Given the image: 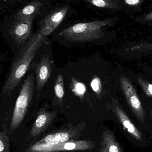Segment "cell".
<instances>
[{
  "label": "cell",
  "mask_w": 152,
  "mask_h": 152,
  "mask_svg": "<svg viewBox=\"0 0 152 152\" xmlns=\"http://www.w3.org/2000/svg\"><path fill=\"white\" fill-rule=\"evenodd\" d=\"M91 85L92 90L98 95H99L101 94L102 85H101V81H100L99 78L98 77L94 78L91 81Z\"/></svg>",
  "instance_id": "obj_19"
},
{
  "label": "cell",
  "mask_w": 152,
  "mask_h": 152,
  "mask_svg": "<svg viewBox=\"0 0 152 152\" xmlns=\"http://www.w3.org/2000/svg\"><path fill=\"white\" fill-rule=\"evenodd\" d=\"M79 127L68 130L52 133L45 136L43 138L35 143L38 145H51L64 143L70 140L75 137L76 133H79Z\"/></svg>",
  "instance_id": "obj_11"
},
{
  "label": "cell",
  "mask_w": 152,
  "mask_h": 152,
  "mask_svg": "<svg viewBox=\"0 0 152 152\" xmlns=\"http://www.w3.org/2000/svg\"><path fill=\"white\" fill-rule=\"evenodd\" d=\"M93 141L88 140H72L64 143L51 145H38L30 146L25 152H56V151H86L95 147Z\"/></svg>",
  "instance_id": "obj_4"
},
{
  "label": "cell",
  "mask_w": 152,
  "mask_h": 152,
  "mask_svg": "<svg viewBox=\"0 0 152 152\" xmlns=\"http://www.w3.org/2000/svg\"><path fill=\"white\" fill-rule=\"evenodd\" d=\"M150 116H151V120H152V110H150Z\"/></svg>",
  "instance_id": "obj_22"
},
{
  "label": "cell",
  "mask_w": 152,
  "mask_h": 152,
  "mask_svg": "<svg viewBox=\"0 0 152 152\" xmlns=\"http://www.w3.org/2000/svg\"><path fill=\"white\" fill-rule=\"evenodd\" d=\"M34 18L16 21L12 24L9 33L14 40L19 45H23L29 39Z\"/></svg>",
  "instance_id": "obj_8"
},
{
  "label": "cell",
  "mask_w": 152,
  "mask_h": 152,
  "mask_svg": "<svg viewBox=\"0 0 152 152\" xmlns=\"http://www.w3.org/2000/svg\"><path fill=\"white\" fill-rule=\"evenodd\" d=\"M55 92L56 96L60 102L63 101L64 95V86L63 76L61 75H58L55 83Z\"/></svg>",
  "instance_id": "obj_15"
},
{
  "label": "cell",
  "mask_w": 152,
  "mask_h": 152,
  "mask_svg": "<svg viewBox=\"0 0 152 152\" xmlns=\"http://www.w3.org/2000/svg\"><path fill=\"white\" fill-rule=\"evenodd\" d=\"M69 7H63L56 9L48 15L42 20L40 34L42 36H46L52 33L58 27L68 12Z\"/></svg>",
  "instance_id": "obj_6"
},
{
  "label": "cell",
  "mask_w": 152,
  "mask_h": 152,
  "mask_svg": "<svg viewBox=\"0 0 152 152\" xmlns=\"http://www.w3.org/2000/svg\"><path fill=\"white\" fill-rule=\"evenodd\" d=\"M113 107L114 113L127 132L135 139L142 140L143 137L141 132L132 122L115 99L113 101Z\"/></svg>",
  "instance_id": "obj_10"
},
{
  "label": "cell",
  "mask_w": 152,
  "mask_h": 152,
  "mask_svg": "<svg viewBox=\"0 0 152 152\" xmlns=\"http://www.w3.org/2000/svg\"><path fill=\"white\" fill-rule=\"evenodd\" d=\"M110 20L80 23L62 31L59 35L72 41L85 42L98 39L103 37L102 29L109 25Z\"/></svg>",
  "instance_id": "obj_2"
},
{
  "label": "cell",
  "mask_w": 152,
  "mask_h": 152,
  "mask_svg": "<svg viewBox=\"0 0 152 152\" xmlns=\"http://www.w3.org/2000/svg\"><path fill=\"white\" fill-rule=\"evenodd\" d=\"M71 87L72 91L75 96L79 97L81 99H83L86 91V88L84 84L72 77L71 79Z\"/></svg>",
  "instance_id": "obj_14"
},
{
  "label": "cell",
  "mask_w": 152,
  "mask_h": 152,
  "mask_svg": "<svg viewBox=\"0 0 152 152\" xmlns=\"http://www.w3.org/2000/svg\"><path fill=\"white\" fill-rule=\"evenodd\" d=\"M120 83L130 107L137 119L144 123L145 113L135 88L130 81L124 76L120 77Z\"/></svg>",
  "instance_id": "obj_5"
},
{
  "label": "cell",
  "mask_w": 152,
  "mask_h": 152,
  "mask_svg": "<svg viewBox=\"0 0 152 152\" xmlns=\"http://www.w3.org/2000/svg\"><path fill=\"white\" fill-rule=\"evenodd\" d=\"M142 1L139 0H126L125 1L126 4L130 6H136L138 5Z\"/></svg>",
  "instance_id": "obj_20"
},
{
  "label": "cell",
  "mask_w": 152,
  "mask_h": 152,
  "mask_svg": "<svg viewBox=\"0 0 152 152\" xmlns=\"http://www.w3.org/2000/svg\"><path fill=\"white\" fill-rule=\"evenodd\" d=\"M52 63L49 56L45 54L42 57L36 67L37 88L38 91L43 89L51 75Z\"/></svg>",
  "instance_id": "obj_9"
},
{
  "label": "cell",
  "mask_w": 152,
  "mask_h": 152,
  "mask_svg": "<svg viewBox=\"0 0 152 152\" xmlns=\"http://www.w3.org/2000/svg\"><path fill=\"white\" fill-rule=\"evenodd\" d=\"M43 42V37L40 33L34 34L29 39L12 66L2 88L3 94L11 93L19 84Z\"/></svg>",
  "instance_id": "obj_1"
},
{
  "label": "cell",
  "mask_w": 152,
  "mask_h": 152,
  "mask_svg": "<svg viewBox=\"0 0 152 152\" xmlns=\"http://www.w3.org/2000/svg\"><path fill=\"white\" fill-rule=\"evenodd\" d=\"M99 152H122L114 135L108 130L104 131L102 133Z\"/></svg>",
  "instance_id": "obj_12"
},
{
  "label": "cell",
  "mask_w": 152,
  "mask_h": 152,
  "mask_svg": "<svg viewBox=\"0 0 152 152\" xmlns=\"http://www.w3.org/2000/svg\"><path fill=\"white\" fill-rule=\"evenodd\" d=\"M56 115L55 112H50L45 108L41 109L26 140L34 138L44 132L50 125Z\"/></svg>",
  "instance_id": "obj_7"
},
{
  "label": "cell",
  "mask_w": 152,
  "mask_h": 152,
  "mask_svg": "<svg viewBox=\"0 0 152 152\" xmlns=\"http://www.w3.org/2000/svg\"><path fill=\"white\" fill-rule=\"evenodd\" d=\"M0 152H10L9 138L7 132H0Z\"/></svg>",
  "instance_id": "obj_17"
},
{
  "label": "cell",
  "mask_w": 152,
  "mask_h": 152,
  "mask_svg": "<svg viewBox=\"0 0 152 152\" xmlns=\"http://www.w3.org/2000/svg\"><path fill=\"white\" fill-rule=\"evenodd\" d=\"M87 2L95 7L99 8H107L113 9L116 8L115 2L112 1L107 0H88Z\"/></svg>",
  "instance_id": "obj_16"
},
{
  "label": "cell",
  "mask_w": 152,
  "mask_h": 152,
  "mask_svg": "<svg viewBox=\"0 0 152 152\" xmlns=\"http://www.w3.org/2000/svg\"><path fill=\"white\" fill-rule=\"evenodd\" d=\"M138 81L145 94L148 96L152 97V84L148 83L140 77L138 79Z\"/></svg>",
  "instance_id": "obj_18"
},
{
  "label": "cell",
  "mask_w": 152,
  "mask_h": 152,
  "mask_svg": "<svg viewBox=\"0 0 152 152\" xmlns=\"http://www.w3.org/2000/svg\"><path fill=\"white\" fill-rule=\"evenodd\" d=\"M43 3L38 1H34L18 11L15 17L16 21L34 18L39 13Z\"/></svg>",
  "instance_id": "obj_13"
},
{
  "label": "cell",
  "mask_w": 152,
  "mask_h": 152,
  "mask_svg": "<svg viewBox=\"0 0 152 152\" xmlns=\"http://www.w3.org/2000/svg\"><path fill=\"white\" fill-rule=\"evenodd\" d=\"M34 90V74L32 73L24 81L16 101L10 123L11 132L15 131L23 122L32 99Z\"/></svg>",
  "instance_id": "obj_3"
},
{
  "label": "cell",
  "mask_w": 152,
  "mask_h": 152,
  "mask_svg": "<svg viewBox=\"0 0 152 152\" xmlns=\"http://www.w3.org/2000/svg\"><path fill=\"white\" fill-rule=\"evenodd\" d=\"M143 20L145 21H152V12L145 16L143 18Z\"/></svg>",
  "instance_id": "obj_21"
}]
</instances>
